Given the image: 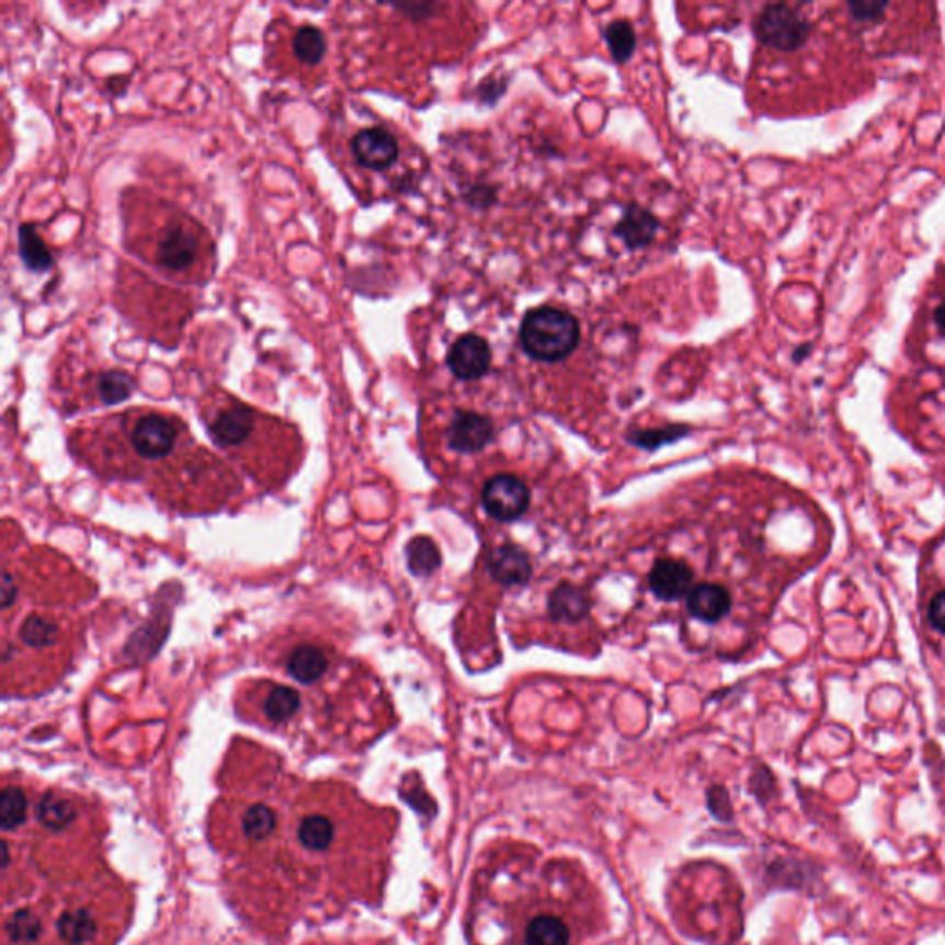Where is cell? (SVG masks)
<instances>
[{
	"instance_id": "11",
	"label": "cell",
	"mask_w": 945,
	"mask_h": 945,
	"mask_svg": "<svg viewBox=\"0 0 945 945\" xmlns=\"http://www.w3.org/2000/svg\"><path fill=\"white\" fill-rule=\"evenodd\" d=\"M491 348L488 340L479 334H462L455 344L451 345L447 355V366L451 374L460 380H479L491 369Z\"/></svg>"
},
{
	"instance_id": "27",
	"label": "cell",
	"mask_w": 945,
	"mask_h": 945,
	"mask_svg": "<svg viewBox=\"0 0 945 945\" xmlns=\"http://www.w3.org/2000/svg\"><path fill=\"white\" fill-rule=\"evenodd\" d=\"M466 200L467 204L475 209H488L490 205L497 202L496 187L486 185V183H477L471 189H467Z\"/></svg>"
},
{
	"instance_id": "20",
	"label": "cell",
	"mask_w": 945,
	"mask_h": 945,
	"mask_svg": "<svg viewBox=\"0 0 945 945\" xmlns=\"http://www.w3.org/2000/svg\"><path fill=\"white\" fill-rule=\"evenodd\" d=\"M59 637H61V626L53 615H32L24 620V625L19 630V639L24 642V647L34 648V650L56 647Z\"/></svg>"
},
{
	"instance_id": "25",
	"label": "cell",
	"mask_w": 945,
	"mask_h": 945,
	"mask_svg": "<svg viewBox=\"0 0 945 945\" xmlns=\"http://www.w3.org/2000/svg\"><path fill=\"white\" fill-rule=\"evenodd\" d=\"M96 391L104 405L123 403L134 394V379L123 369H110L100 375Z\"/></svg>"
},
{
	"instance_id": "8",
	"label": "cell",
	"mask_w": 945,
	"mask_h": 945,
	"mask_svg": "<svg viewBox=\"0 0 945 945\" xmlns=\"http://www.w3.org/2000/svg\"><path fill=\"white\" fill-rule=\"evenodd\" d=\"M480 499L491 520L514 523L521 520L531 506V490L520 477L501 472L486 482Z\"/></svg>"
},
{
	"instance_id": "21",
	"label": "cell",
	"mask_w": 945,
	"mask_h": 945,
	"mask_svg": "<svg viewBox=\"0 0 945 945\" xmlns=\"http://www.w3.org/2000/svg\"><path fill=\"white\" fill-rule=\"evenodd\" d=\"M407 563L414 577H431L442 566L439 545L429 536L412 537L407 545Z\"/></svg>"
},
{
	"instance_id": "13",
	"label": "cell",
	"mask_w": 945,
	"mask_h": 945,
	"mask_svg": "<svg viewBox=\"0 0 945 945\" xmlns=\"http://www.w3.org/2000/svg\"><path fill=\"white\" fill-rule=\"evenodd\" d=\"M488 571L502 588H523L531 582L534 567L523 547L515 543H502L488 558Z\"/></svg>"
},
{
	"instance_id": "2",
	"label": "cell",
	"mask_w": 945,
	"mask_h": 945,
	"mask_svg": "<svg viewBox=\"0 0 945 945\" xmlns=\"http://www.w3.org/2000/svg\"><path fill=\"white\" fill-rule=\"evenodd\" d=\"M72 453L105 480L143 482L163 508L204 514L242 491L239 475L194 442L175 415L128 410L80 432Z\"/></svg>"
},
{
	"instance_id": "30",
	"label": "cell",
	"mask_w": 945,
	"mask_h": 945,
	"mask_svg": "<svg viewBox=\"0 0 945 945\" xmlns=\"http://www.w3.org/2000/svg\"><path fill=\"white\" fill-rule=\"evenodd\" d=\"M396 10L399 12H403L405 15H409L412 19H425L429 15L434 13L436 7L434 4H397Z\"/></svg>"
},
{
	"instance_id": "3",
	"label": "cell",
	"mask_w": 945,
	"mask_h": 945,
	"mask_svg": "<svg viewBox=\"0 0 945 945\" xmlns=\"http://www.w3.org/2000/svg\"><path fill=\"white\" fill-rule=\"evenodd\" d=\"M205 426L210 440L269 490L285 485L304 462V444L293 426L270 420L239 399L209 407Z\"/></svg>"
},
{
	"instance_id": "18",
	"label": "cell",
	"mask_w": 945,
	"mask_h": 945,
	"mask_svg": "<svg viewBox=\"0 0 945 945\" xmlns=\"http://www.w3.org/2000/svg\"><path fill=\"white\" fill-rule=\"evenodd\" d=\"M523 940L525 945H569L571 929L553 912H542L526 922Z\"/></svg>"
},
{
	"instance_id": "4",
	"label": "cell",
	"mask_w": 945,
	"mask_h": 945,
	"mask_svg": "<svg viewBox=\"0 0 945 945\" xmlns=\"http://www.w3.org/2000/svg\"><path fill=\"white\" fill-rule=\"evenodd\" d=\"M240 717L270 731H296L304 715V695L288 683L250 680L242 683L235 702Z\"/></svg>"
},
{
	"instance_id": "15",
	"label": "cell",
	"mask_w": 945,
	"mask_h": 945,
	"mask_svg": "<svg viewBox=\"0 0 945 945\" xmlns=\"http://www.w3.org/2000/svg\"><path fill=\"white\" fill-rule=\"evenodd\" d=\"M658 229H660V220L653 216V213L641 205L630 204L626 205L619 223L615 224L613 237H617L628 250H641L652 244Z\"/></svg>"
},
{
	"instance_id": "32",
	"label": "cell",
	"mask_w": 945,
	"mask_h": 945,
	"mask_svg": "<svg viewBox=\"0 0 945 945\" xmlns=\"http://www.w3.org/2000/svg\"><path fill=\"white\" fill-rule=\"evenodd\" d=\"M812 344L806 342V344H799L798 348H794L793 351V362L794 364H801V362L807 361L809 355H811Z\"/></svg>"
},
{
	"instance_id": "5",
	"label": "cell",
	"mask_w": 945,
	"mask_h": 945,
	"mask_svg": "<svg viewBox=\"0 0 945 945\" xmlns=\"http://www.w3.org/2000/svg\"><path fill=\"white\" fill-rule=\"evenodd\" d=\"M520 340L526 355L534 361H566L580 342V323L571 312L543 305L526 312Z\"/></svg>"
},
{
	"instance_id": "23",
	"label": "cell",
	"mask_w": 945,
	"mask_h": 945,
	"mask_svg": "<svg viewBox=\"0 0 945 945\" xmlns=\"http://www.w3.org/2000/svg\"><path fill=\"white\" fill-rule=\"evenodd\" d=\"M688 432L691 426L687 425H667L660 429H645V431L636 429V431L626 432V442L634 447L653 453L665 445L674 444L678 440L685 439Z\"/></svg>"
},
{
	"instance_id": "17",
	"label": "cell",
	"mask_w": 945,
	"mask_h": 945,
	"mask_svg": "<svg viewBox=\"0 0 945 945\" xmlns=\"http://www.w3.org/2000/svg\"><path fill=\"white\" fill-rule=\"evenodd\" d=\"M730 591L722 588V585L706 582V584H698L696 588H693L687 595V612L695 619L704 620V623H709V625L724 619L730 613Z\"/></svg>"
},
{
	"instance_id": "19",
	"label": "cell",
	"mask_w": 945,
	"mask_h": 945,
	"mask_svg": "<svg viewBox=\"0 0 945 945\" xmlns=\"http://www.w3.org/2000/svg\"><path fill=\"white\" fill-rule=\"evenodd\" d=\"M18 240L19 255L23 259V263L26 264V269L37 272V274L53 269V253L48 251L47 244L37 235L34 224H23L19 228Z\"/></svg>"
},
{
	"instance_id": "10",
	"label": "cell",
	"mask_w": 945,
	"mask_h": 945,
	"mask_svg": "<svg viewBox=\"0 0 945 945\" xmlns=\"http://www.w3.org/2000/svg\"><path fill=\"white\" fill-rule=\"evenodd\" d=\"M350 147L356 163L375 172L388 169L399 158L396 137L383 126H372L356 132Z\"/></svg>"
},
{
	"instance_id": "12",
	"label": "cell",
	"mask_w": 945,
	"mask_h": 945,
	"mask_svg": "<svg viewBox=\"0 0 945 945\" xmlns=\"http://www.w3.org/2000/svg\"><path fill=\"white\" fill-rule=\"evenodd\" d=\"M200 253L198 235L183 224H170L158 240L156 259L169 272H183L196 263Z\"/></svg>"
},
{
	"instance_id": "6",
	"label": "cell",
	"mask_w": 945,
	"mask_h": 945,
	"mask_svg": "<svg viewBox=\"0 0 945 945\" xmlns=\"http://www.w3.org/2000/svg\"><path fill=\"white\" fill-rule=\"evenodd\" d=\"M275 645L270 667L305 687H326L327 680L340 672V653L333 645L316 636H291Z\"/></svg>"
},
{
	"instance_id": "7",
	"label": "cell",
	"mask_w": 945,
	"mask_h": 945,
	"mask_svg": "<svg viewBox=\"0 0 945 945\" xmlns=\"http://www.w3.org/2000/svg\"><path fill=\"white\" fill-rule=\"evenodd\" d=\"M753 34L759 43L782 53H796L811 39L812 26L798 8L783 2L766 4L753 21Z\"/></svg>"
},
{
	"instance_id": "16",
	"label": "cell",
	"mask_w": 945,
	"mask_h": 945,
	"mask_svg": "<svg viewBox=\"0 0 945 945\" xmlns=\"http://www.w3.org/2000/svg\"><path fill=\"white\" fill-rule=\"evenodd\" d=\"M591 604L593 602L588 590L572 582H561L556 585L547 601L550 619L556 623H580L588 617Z\"/></svg>"
},
{
	"instance_id": "22",
	"label": "cell",
	"mask_w": 945,
	"mask_h": 945,
	"mask_svg": "<svg viewBox=\"0 0 945 945\" xmlns=\"http://www.w3.org/2000/svg\"><path fill=\"white\" fill-rule=\"evenodd\" d=\"M602 35H604V42H606L615 64L630 61L637 45L636 30L631 26L630 21H626V19L612 21L604 26Z\"/></svg>"
},
{
	"instance_id": "31",
	"label": "cell",
	"mask_w": 945,
	"mask_h": 945,
	"mask_svg": "<svg viewBox=\"0 0 945 945\" xmlns=\"http://www.w3.org/2000/svg\"><path fill=\"white\" fill-rule=\"evenodd\" d=\"M934 326L938 329L940 337L945 339V299L934 309L933 315Z\"/></svg>"
},
{
	"instance_id": "29",
	"label": "cell",
	"mask_w": 945,
	"mask_h": 945,
	"mask_svg": "<svg viewBox=\"0 0 945 945\" xmlns=\"http://www.w3.org/2000/svg\"><path fill=\"white\" fill-rule=\"evenodd\" d=\"M506 78H486L485 82L480 83V99L488 102V104H493V102L501 99L502 94L506 93Z\"/></svg>"
},
{
	"instance_id": "9",
	"label": "cell",
	"mask_w": 945,
	"mask_h": 945,
	"mask_svg": "<svg viewBox=\"0 0 945 945\" xmlns=\"http://www.w3.org/2000/svg\"><path fill=\"white\" fill-rule=\"evenodd\" d=\"M493 434H496V426L488 415L472 410H456L445 431V440L451 449L456 453L472 455L485 449L486 445H490Z\"/></svg>"
},
{
	"instance_id": "1",
	"label": "cell",
	"mask_w": 945,
	"mask_h": 945,
	"mask_svg": "<svg viewBox=\"0 0 945 945\" xmlns=\"http://www.w3.org/2000/svg\"><path fill=\"white\" fill-rule=\"evenodd\" d=\"M375 826V811L344 783L283 774L229 788L209 815L231 901L270 934L372 896L385 836Z\"/></svg>"
},
{
	"instance_id": "14",
	"label": "cell",
	"mask_w": 945,
	"mask_h": 945,
	"mask_svg": "<svg viewBox=\"0 0 945 945\" xmlns=\"http://www.w3.org/2000/svg\"><path fill=\"white\" fill-rule=\"evenodd\" d=\"M693 580H695V572L685 561L661 558L650 569L648 588L660 601H680L691 593Z\"/></svg>"
},
{
	"instance_id": "26",
	"label": "cell",
	"mask_w": 945,
	"mask_h": 945,
	"mask_svg": "<svg viewBox=\"0 0 945 945\" xmlns=\"http://www.w3.org/2000/svg\"><path fill=\"white\" fill-rule=\"evenodd\" d=\"M888 7L885 0H852L847 2V12L855 23L879 24L887 18Z\"/></svg>"
},
{
	"instance_id": "24",
	"label": "cell",
	"mask_w": 945,
	"mask_h": 945,
	"mask_svg": "<svg viewBox=\"0 0 945 945\" xmlns=\"http://www.w3.org/2000/svg\"><path fill=\"white\" fill-rule=\"evenodd\" d=\"M293 50L301 64H320L327 50L326 35L312 24H304L294 35Z\"/></svg>"
},
{
	"instance_id": "28",
	"label": "cell",
	"mask_w": 945,
	"mask_h": 945,
	"mask_svg": "<svg viewBox=\"0 0 945 945\" xmlns=\"http://www.w3.org/2000/svg\"><path fill=\"white\" fill-rule=\"evenodd\" d=\"M927 617L934 630L945 636V591H940L938 595L933 596L927 607Z\"/></svg>"
}]
</instances>
